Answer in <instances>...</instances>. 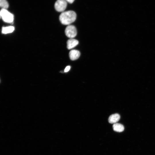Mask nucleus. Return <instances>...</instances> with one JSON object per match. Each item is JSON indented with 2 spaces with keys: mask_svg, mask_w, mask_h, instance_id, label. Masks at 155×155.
Returning <instances> with one entry per match:
<instances>
[{
  "mask_svg": "<svg viewBox=\"0 0 155 155\" xmlns=\"http://www.w3.org/2000/svg\"><path fill=\"white\" fill-rule=\"evenodd\" d=\"M76 14L73 11H68L62 12L60 15L59 19L63 24L68 25L74 22L76 20Z\"/></svg>",
  "mask_w": 155,
  "mask_h": 155,
  "instance_id": "1",
  "label": "nucleus"
},
{
  "mask_svg": "<svg viewBox=\"0 0 155 155\" xmlns=\"http://www.w3.org/2000/svg\"><path fill=\"white\" fill-rule=\"evenodd\" d=\"M0 16L3 20L5 22L11 23L13 21V15L7 9H1L0 11Z\"/></svg>",
  "mask_w": 155,
  "mask_h": 155,
  "instance_id": "2",
  "label": "nucleus"
},
{
  "mask_svg": "<svg viewBox=\"0 0 155 155\" xmlns=\"http://www.w3.org/2000/svg\"><path fill=\"white\" fill-rule=\"evenodd\" d=\"M67 5V2L65 0H57L55 3L54 7L57 11L62 12L66 9Z\"/></svg>",
  "mask_w": 155,
  "mask_h": 155,
  "instance_id": "3",
  "label": "nucleus"
},
{
  "mask_svg": "<svg viewBox=\"0 0 155 155\" xmlns=\"http://www.w3.org/2000/svg\"><path fill=\"white\" fill-rule=\"evenodd\" d=\"M65 33L67 37L71 38H73L77 35V32L76 28L73 25H68L65 28Z\"/></svg>",
  "mask_w": 155,
  "mask_h": 155,
  "instance_id": "4",
  "label": "nucleus"
},
{
  "mask_svg": "<svg viewBox=\"0 0 155 155\" xmlns=\"http://www.w3.org/2000/svg\"><path fill=\"white\" fill-rule=\"evenodd\" d=\"M69 57L72 60H75L78 59L80 56V53L78 50H71L69 53Z\"/></svg>",
  "mask_w": 155,
  "mask_h": 155,
  "instance_id": "5",
  "label": "nucleus"
},
{
  "mask_svg": "<svg viewBox=\"0 0 155 155\" xmlns=\"http://www.w3.org/2000/svg\"><path fill=\"white\" fill-rule=\"evenodd\" d=\"M78 43L79 42L78 40L73 38H70L67 42V48L68 49H71L76 46Z\"/></svg>",
  "mask_w": 155,
  "mask_h": 155,
  "instance_id": "6",
  "label": "nucleus"
},
{
  "mask_svg": "<svg viewBox=\"0 0 155 155\" xmlns=\"http://www.w3.org/2000/svg\"><path fill=\"white\" fill-rule=\"evenodd\" d=\"M120 117V116L118 114H112L109 116L108 119V122L110 123H115L119 120Z\"/></svg>",
  "mask_w": 155,
  "mask_h": 155,
  "instance_id": "7",
  "label": "nucleus"
},
{
  "mask_svg": "<svg viewBox=\"0 0 155 155\" xmlns=\"http://www.w3.org/2000/svg\"><path fill=\"white\" fill-rule=\"evenodd\" d=\"M113 127V130L117 132H122L124 131V129L123 125L117 123L114 124Z\"/></svg>",
  "mask_w": 155,
  "mask_h": 155,
  "instance_id": "8",
  "label": "nucleus"
},
{
  "mask_svg": "<svg viewBox=\"0 0 155 155\" xmlns=\"http://www.w3.org/2000/svg\"><path fill=\"white\" fill-rule=\"evenodd\" d=\"M14 30V27L13 26L3 27L2 28V32L4 34L9 33L12 32Z\"/></svg>",
  "mask_w": 155,
  "mask_h": 155,
  "instance_id": "9",
  "label": "nucleus"
},
{
  "mask_svg": "<svg viewBox=\"0 0 155 155\" xmlns=\"http://www.w3.org/2000/svg\"><path fill=\"white\" fill-rule=\"evenodd\" d=\"M9 6L8 3L6 0H0V6L2 9H7Z\"/></svg>",
  "mask_w": 155,
  "mask_h": 155,
  "instance_id": "10",
  "label": "nucleus"
},
{
  "mask_svg": "<svg viewBox=\"0 0 155 155\" xmlns=\"http://www.w3.org/2000/svg\"><path fill=\"white\" fill-rule=\"evenodd\" d=\"M70 68V67L69 66H67L64 69V72H66L69 71Z\"/></svg>",
  "mask_w": 155,
  "mask_h": 155,
  "instance_id": "11",
  "label": "nucleus"
},
{
  "mask_svg": "<svg viewBox=\"0 0 155 155\" xmlns=\"http://www.w3.org/2000/svg\"><path fill=\"white\" fill-rule=\"evenodd\" d=\"M67 2H68L70 3H73L75 0H65Z\"/></svg>",
  "mask_w": 155,
  "mask_h": 155,
  "instance_id": "12",
  "label": "nucleus"
}]
</instances>
